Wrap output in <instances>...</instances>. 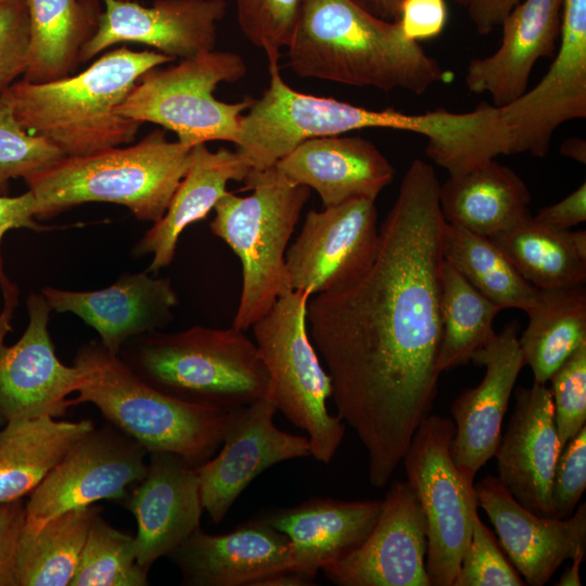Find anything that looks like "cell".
<instances>
[{
  "label": "cell",
  "instance_id": "1",
  "mask_svg": "<svg viewBox=\"0 0 586 586\" xmlns=\"http://www.w3.org/2000/svg\"><path fill=\"white\" fill-rule=\"evenodd\" d=\"M440 184L429 163L412 161L372 264L307 304L308 334L327 366L337 416L366 448L375 488L388 483L437 394L446 222Z\"/></svg>",
  "mask_w": 586,
  "mask_h": 586
},
{
  "label": "cell",
  "instance_id": "2",
  "mask_svg": "<svg viewBox=\"0 0 586 586\" xmlns=\"http://www.w3.org/2000/svg\"><path fill=\"white\" fill-rule=\"evenodd\" d=\"M286 49L289 67L305 78L415 94L453 78L404 35L398 21L377 17L351 0H304Z\"/></svg>",
  "mask_w": 586,
  "mask_h": 586
},
{
  "label": "cell",
  "instance_id": "3",
  "mask_svg": "<svg viewBox=\"0 0 586 586\" xmlns=\"http://www.w3.org/2000/svg\"><path fill=\"white\" fill-rule=\"evenodd\" d=\"M175 61L154 50L120 47L78 74L49 82L15 81L3 94L28 132L64 156H84L133 143L141 124L118 109L148 72Z\"/></svg>",
  "mask_w": 586,
  "mask_h": 586
},
{
  "label": "cell",
  "instance_id": "4",
  "mask_svg": "<svg viewBox=\"0 0 586 586\" xmlns=\"http://www.w3.org/2000/svg\"><path fill=\"white\" fill-rule=\"evenodd\" d=\"M191 150L156 129L126 146L63 156L24 180L35 198L36 218L46 219L88 202H107L154 224L186 175Z\"/></svg>",
  "mask_w": 586,
  "mask_h": 586
},
{
  "label": "cell",
  "instance_id": "5",
  "mask_svg": "<svg viewBox=\"0 0 586 586\" xmlns=\"http://www.w3.org/2000/svg\"><path fill=\"white\" fill-rule=\"evenodd\" d=\"M122 351L119 356L142 380L187 403L231 410L271 391L256 344L234 327L152 331L128 340Z\"/></svg>",
  "mask_w": 586,
  "mask_h": 586
},
{
  "label": "cell",
  "instance_id": "6",
  "mask_svg": "<svg viewBox=\"0 0 586 586\" xmlns=\"http://www.w3.org/2000/svg\"><path fill=\"white\" fill-rule=\"evenodd\" d=\"M82 381L72 405L90 403L148 453L176 454L199 467L221 446L229 410L187 403L142 380L100 341L82 345L74 364Z\"/></svg>",
  "mask_w": 586,
  "mask_h": 586
},
{
  "label": "cell",
  "instance_id": "7",
  "mask_svg": "<svg viewBox=\"0 0 586 586\" xmlns=\"http://www.w3.org/2000/svg\"><path fill=\"white\" fill-rule=\"evenodd\" d=\"M270 80L240 120L235 152L250 170L272 167L302 142L367 128H387L424 136L428 143L450 141L459 128L457 113L445 109L406 114L357 106L334 98L305 94L281 77L279 65L268 66Z\"/></svg>",
  "mask_w": 586,
  "mask_h": 586
},
{
  "label": "cell",
  "instance_id": "8",
  "mask_svg": "<svg viewBox=\"0 0 586 586\" xmlns=\"http://www.w3.org/2000/svg\"><path fill=\"white\" fill-rule=\"evenodd\" d=\"M247 196L227 191L209 224L242 265V289L232 327L246 331L291 291L284 257L288 243L309 199L310 189L285 180L275 166L250 170Z\"/></svg>",
  "mask_w": 586,
  "mask_h": 586
},
{
  "label": "cell",
  "instance_id": "9",
  "mask_svg": "<svg viewBox=\"0 0 586 586\" xmlns=\"http://www.w3.org/2000/svg\"><path fill=\"white\" fill-rule=\"evenodd\" d=\"M309 297L303 291L284 293L252 328L277 409L306 432L310 456L328 464L342 443L345 424L327 408L332 384L308 334Z\"/></svg>",
  "mask_w": 586,
  "mask_h": 586
},
{
  "label": "cell",
  "instance_id": "10",
  "mask_svg": "<svg viewBox=\"0 0 586 586\" xmlns=\"http://www.w3.org/2000/svg\"><path fill=\"white\" fill-rule=\"evenodd\" d=\"M246 74L242 55L212 50L164 69L143 75L118 112L139 124L152 123L171 130L182 144L193 148L209 141L235 144L240 120L254 99L227 103L215 98L221 82H235Z\"/></svg>",
  "mask_w": 586,
  "mask_h": 586
},
{
  "label": "cell",
  "instance_id": "11",
  "mask_svg": "<svg viewBox=\"0 0 586 586\" xmlns=\"http://www.w3.org/2000/svg\"><path fill=\"white\" fill-rule=\"evenodd\" d=\"M454 434L449 418L430 413L402 460L426 520L425 570L431 586L454 585L477 515L474 484L450 455Z\"/></svg>",
  "mask_w": 586,
  "mask_h": 586
},
{
  "label": "cell",
  "instance_id": "12",
  "mask_svg": "<svg viewBox=\"0 0 586 586\" xmlns=\"http://www.w3.org/2000/svg\"><path fill=\"white\" fill-rule=\"evenodd\" d=\"M508 154H548L556 129L586 117V0H562L556 56L544 77L498 107Z\"/></svg>",
  "mask_w": 586,
  "mask_h": 586
},
{
  "label": "cell",
  "instance_id": "13",
  "mask_svg": "<svg viewBox=\"0 0 586 586\" xmlns=\"http://www.w3.org/2000/svg\"><path fill=\"white\" fill-rule=\"evenodd\" d=\"M148 455L114 425L93 428L28 495L25 522L37 526L71 509L125 498L143 480Z\"/></svg>",
  "mask_w": 586,
  "mask_h": 586
},
{
  "label": "cell",
  "instance_id": "14",
  "mask_svg": "<svg viewBox=\"0 0 586 586\" xmlns=\"http://www.w3.org/2000/svg\"><path fill=\"white\" fill-rule=\"evenodd\" d=\"M378 245L374 201L359 199L308 211L285 252L290 288L310 296L343 288L369 268Z\"/></svg>",
  "mask_w": 586,
  "mask_h": 586
},
{
  "label": "cell",
  "instance_id": "15",
  "mask_svg": "<svg viewBox=\"0 0 586 586\" xmlns=\"http://www.w3.org/2000/svg\"><path fill=\"white\" fill-rule=\"evenodd\" d=\"M28 323L12 345L5 342L12 331L13 315L0 309V417L17 418L66 415L77 392L81 370L66 366L55 354L49 332V307L44 296L30 293L26 301Z\"/></svg>",
  "mask_w": 586,
  "mask_h": 586
},
{
  "label": "cell",
  "instance_id": "16",
  "mask_svg": "<svg viewBox=\"0 0 586 586\" xmlns=\"http://www.w3.org/2000/svg\"><path fill=\"white\" fill-rule=\"evenodd\" d=\"M277 410L271 394L229 410L221 449L196 467L203 509L215 524L263 471L310 456L307 436L290 434L275 424Z\"/></svg>",
  "mask_w": 586,
  "mask_h": 586
},
{
  "label": "cell",
  "instance_id": "17",
  "mask_svg": "<svg viewBox=\"0 0 586 586\" xmlns=\"http://www.w3.org/2000/svg\"><path fill=\"white\" fill-rule=\"evenodd\" d=\"M381 501L365 542L322 572L339 586H431L426 520L417 495L407 481H394Z\"/></svg>",
  "mask_w": 586,
  "mask_h": 586
},
{
  "label": "cell",
  "instance_id": "18",
  "mask_svg": "<svg viewBox=\"0 0 586 586\" xmlns=\"http://www.w3.org/2000/svg\"><path fill=\"white\" fill-rule=\"evenodd\" d=\"M97 31L85 44L80 63L122 42L141 43L173 59H188L215 50L225 0H103Z\"/></svg>",
  "mask_w": 586,
  "mask_h": 586
},
{
  "label": "cell",
  "instance_id": "19",
  "mask_svg": "<svg viewBox=\"0 0 586 586\" xmlns=\"http://www.w3.org/2000/svg\"><path fill=\"white\" fill-rule=\"evenodd\" d=\"M518 334L519 324L511 321L473 354L471 360L485 367V374L477 386L464 390L450 406L455 420L450 455L471 482L497 451L508 403L525 365Z\"/></svg>",
  "mask_w": 586,
  "mask_h": 586
},
{
  "label": "cell",
  "instance_id": "20",
  "mask_svg": "<svg viewBox=\"0 0 586 586\" xmlns=\"http://www.w3.org/2000/svg\"><path fill=\"white\" fill-rule=\"evenodd\" d=\"M474 491L477 506L527 585H545L564 561L586 551V504L565 519L545 518L520 505L497 476H485Z\"/></svg>",
  "mask_w": 586,
  "mask_h": 586
},
{
  "label": "cell",
  "instance_id": "21",
  "mask_svg": "<svg viewBox=\"0 0 586 586\" xmlns=\"http://www.w3.org/2000/svg\"><path fill=\"white\" fill-rule=\"evenodd\" d=\"M149 455L144 477L127 498L137 521V562L146 572L200 527L203 511L196 467L173 453Z\"/></svg>",
  "mask_w": 586,
  "mask_h": 586
},
{
  "label": "cell",
  "instance_id": "22",
  "mask_svg": "<svg viewBox=\"0 0 586 586\" xmlns=\"http://www.w3.org/2000/svg\"><path fill=\"white\" fill-rule=\"evenodd\" d=\"M515 406L494 457L498 479L531 512L552 518L551 486L562 450L550 390L534 382L514 392Z\"/></svg>",
  "mask_w": 586,
  "mask_h": 586
},
{
  "label": "cell",
  "instance_id": "23",
  "mask_svg": "<svg viewBox=\"0 0 586 586\" xmlns=\"http://www.w3.org/2000/svg\"><path fill=\"white\" fill-rule=\"evenodd\" d=\"M51 310L72 313L93 328L100 343L119 354L130 339L165 328L174 319L177 294L169 278L149 271L123 273L112 285L95 291L42 289Z\"/></svg>",
  "mask_w": 586,
  "mask_h": 586
},
{
  "label": "cell",
  "instance_id": "24",
  "mask_svg": "<svg viewBox=\"0 0 586 586\" xmlns=\"http://www.w3.org/2000/svg\"><path fill=\"white\" fill-rule=\"evenodd\" d=\"M191 586H254L272 573L290 570L289 538L262 518L213 535L198 527L168 555Z\"/></svg>",
  "mask_w": 586,
  "mask_h": 586
},
{
  "label": "cell",
  "instance_id": "25",
  "mask_svg": "<svg viewBox=\"0 0 586 586\" xmlns=\"http://www.w3.org/2000/svg\"><path fill=\"white\" fill-rule=\"evenodd\" d=\"M273 166L289 182L315 190L323 207L359 199L375 201L395 174L384 154L358 136L308 139Z\"/></svg>",
  "mask_w": 586,
  "mask_h": 586
},
{
  "label": "cell",
  "instance_id": "26",
  "mask_svg": "<svg viewBox=\"0 0 586 586\" xmlns=\"http://www.w3.org/2000/svg\"><path fill=\"white\" fill-rule=\"evenodd\" d=\"M562 0H524L501 23L498 49L467 66L464 82L476 94L487 93L501 107L520 98L528 87L536 62L552 58L560 36Z\"/></svg>",
  "mask_w": 586,
  "mask_h": 586
},
{
  "label": "cell",
  "instance_id": "27",
  "mask_svg": "<svg viewBox=\"0 0 586 586\" xmlns=\"http://www.w3.org/2000/svg\"><path fill=\"white\" fill-rule=\"evenodd\" d=\"M381 506V500L313 498L277 509L262 519L289 538L290 570L313 582L319 570L365 542L378 521Z\"/></svg>",
  "mask_w": 586,
  "mask_h": 586
},
{
  "label": "cell",
  "instance_id": "28",
  "mask_svg": "<svg viewBox=\"0 0 586 586\" xmlns=\"http://www.w3.org/2000/svg\"><path fill=\"white\" fill-rule=\"evenodd\" d=\"M250 167L235 151H212L206 143L191 150L188 170L178 184L163 217L146 230L133 247V255L152 254L149 272H157L174 259L182 231L204 219L227 193L230 180L243 181Z\"/></svg>",
  "mask_w": 586,
  "mask_h": 586
},
{
  "label": "cell",
  "instance_id": "29",
  "mask_svg": "<svg viewBox=\"0 0 586 586\" xmlns=\"http://www.w3.org/2000/svg\"><path fill=\"white\" fill-rule=\"evenodd\" d=\"M438 199L447 224L487 238L532 217V198L525 182L495 158L449 175L440 184Z\"/></svg>",
  "mask_w": 586,
  "mask_h": 586
},
{
  "label": "cell",
  "instance_id": "30",
  "mask_svg": "<svg viewBox=\"0 0 586 586\" xmlns=\"http://www.w3.org/2000/svg\"><path fill=\"white\" fill-rule=\"evenodd\" d=\"M93 428L90 420L49 416L5 421L0 426V504L29 495Z\"/></svg>",
  "mask_w": 586,
  "mask_h": 586
},
{
  "label": "cell",
  "instance_id": "31",
  "mask_svg": "<svg viewBox=\"0 0 586 586\" xmlns=\"http://www.w3.org/2000/svg\"><path fill=\"white\" fill-rule=\"evenodd\" d=\"M29 42L22 79L41 84L72 75L98 29L99 0H25Z\"/></svg>",
  "mask_w": 586,
  "mask_h": 586
},
{
  "label": "cell",
  "instance_id": "32",
  "mask_svg": "<svg viewBox=\"0 0 586 586\" xmlns=\"http://www.w3.org/2000/svg\"><path fill=\"white\" fill-rule=\"evenodd\" d=\"M489 239L521 276L539 290L575 288L586 283L585 230L555 229L532 216Z\"/></svg>",
  "mask_w": 586,
  "mask_h": 586
},
{
  "label": "cell",
  "instance_id": "33",
  "mask_svg": "<svg viewBox=\"0 0 586 586\" xmlns=\"http://www.w3.org/2000/svg\"><path fill=\"white\" fill-rule=\"evenodd\" d=\"M100 507L90 505L60 513L34 526L26 522L15 558L17 586H69Z\"/></svg>",
  "mask_w": 586,
  "mask_h": 586
},
{
  "label": "cell",
  "instance_id": "34",
  "mask_svg": "<svg viewBox=\"0 0 586 586\" xmlns=\"http://www.w3.org/2000/svg\"><path fill=\"white\" fill-rule=\"evenodd\" d=\"M527 311L528 323L519 337L534 382L546 384L553 372L586 343V288L539 290Z\"/></svg>",
  "mask_w": 586,
  "mask_h": 586
},
{
  "label": "cell",
  "instance_id": "35",
  "mask_svg": "<svg viewBox=\"0 0 586 586\" xmlns=\"http://www.w3.org/2000/svg\"><path fill=\"white\" fill-rule=\"evenodd\" d=\"M442 253L445 262L501 309L527 313L536 305L539 289L521 276L489 238L445 222Z\"/></svg>",
  "mask_w": 586,
  "mask_h": 586
},
{
  "label": "cell",
  "instance_id": "36",
  "mask_svg": "<svg viewBox=\"0 0 586 586\" xmlns=\"http://www.w3.org/2000/svg\"><path fill=\"white\" fill-rule=\"evenodd\" d=\"M501 307L477 291L450 264L443 262L440 313L442 335L436 367L442 373L469 362L495 335Z\"/></svg>",
  "mask_w": 586,
  "mask_h": 586
},
{
  "label": "cell",
  "instance_id": "37",
  "mask_svg": "<svg viewBox=\"0 0 586 586\" xmlns=\"http://www.w3.org/2000/svg\"><path fill=\"white\" fill-rule=\"evenodd\" d=\"M148 584V572L137 562L133 537L113 527L100 513L97 514L69 586Z\"/></svg>",
  "mask_w": 586,
  "mask_h": 586
},
{
  "label": "cell",
  "instance_id": "38",
  "mask_svg": "<svg viewBox=\"0 0 586 586\" xmlns=\"http://www.w3.org/2000/svg\"><path fill=\"white\" fill-rule=\"evenodd\" d=\"M63 156L44 138L24 129L8 100L0 98V195H9L10 180L24 179Z\"/></svg>",
  "mask_w": 586,
  "mask_h": 586
},
{
  "label": "cell",
  "instance_id": "39",
  "mask_svg": "<svg viewBox=\"0 0 586 586\" xmlns=\"http://www.w3.org/2000/svg\"><path fill=\"white\" fill-rule=\"evenodd\" d=\"M304 0H237L241 31L262 49L268 66L279 65L280 50L293 35Z\"/></svg>",
  "mask_w": 586,
  "mask_h": 586
},
{
  "label": "cell",
  "instance_id": "40",
  "mask_svg": "<svg viewBox=\"0 0 586 586\" xmlns=\"http://www.w3.org/2000/svg\"><path fill=\"white\" fill-rule=\"evenodd\" d=\"M555 422L561 448L586 423V343L550 377Z\"/></svg>",
  "mask_w": 586,
  "mask_h": 586
},
{
  "label": "cell",
  "instance_id": "41",
  "mask_svg": "<svg viewBox=\"0 0 586 586\" xmlns=\"http://www.w3.org/2000/svg\"><path fill=\"white\" fill-rule=\"evenodd\" d=\"M519 572L508 562L493 533L479 514L453 586H523Z\"/></svg>",
  "mask_w": 586,
  "mask_h": 586
},
{
  "label": "cell",
  "instance_id": "42",
  "mask_svg": "<svg viewBox=\"0 0 586 586\" xmlns=\"http://www.w3.org/2000/svg\"><path fill=\"white\" fill-rule=\"evenodd\" d=\"M586 488V425L561 450L551 486L552 518L565 519Z\"/></svg>",
  "mask_w": 586,
  "mask_h": 586
},
{
  "label": "cell",
  "instance_id": "43",
  "mask_svg": "<svg viewBox=\"0 0 586 586\" xmlns=\"http://www.w3.org/2000/svg\"><path fill=\"white\" fill-rule=\"evenodd\" d=\"M29 42L25 0L0 5V98L23 76Z\"/></svg>",
  "mask_w": 586,
  "mask_h": 586
},
{
  "label": "cell",
  "instance_id": "44",
  "mask_svg": "<svg viewBox=\"0 0 586 586\" xmlns=\"http://www.w3.org/2000/svg\"><path fill=\"white\" fill-rule=\"evenodd\" d=\"M27 228L35 231L49 229L36 221V202L29 190L16 195H0V290L3 297L2 309L14 315L18 305V289L9 279L3 264L1 244L12 229Z\"/></svg>",
  "mask_w": 586,
  "mask_h": 586
},
{
  "label": "cell",
  "instance_id": "45",
  "mask_svg": "<svg viewBox=\"0 0 586 586\" xmlns=\"http://www.w3.org/2000/svg\"><path fill=\"white\" fill-rule=\"evenodd\" d=\"M398 23L404 35L416 42L433 39L442 34L447 21L444 0H404Z\"/></svg>",
  "mask_w": 586,
  "mask_h": 586
},
{
  "label": "cell",
  "instance_id": "46",
  "mask_svg": "<svg viewBox=\"0 0 586 586\" xmlns=\"http://www.w3.org/2000/svg\"><path fill=\"white\" fill-rule=\"evenodd\" d=\"M25 520L23 498L0 504V586H17L16 548Z\"/></svg>",
  "mask_w": 586,
  "mask_h": 586
},
{
  "label": "cell",
  "instance_id": "47",
  "mask_svg": "<svg viewBox=\"0 0 586 586\" xmlns=\"http://www.w3.org/2000/svg\"><path fill=\"white\" fill-rule=\"evenodd\" d=\"M533 218L555 229L566 230L586 220V183L556 204L543 207Z\"/></svg>",
  "mask_w": 586,
  "mask_h": 586
},
{
  "label": "cell",
  "instance_id": "48",
  "mask_svg": "<svg viewBox=\"0 0 586 586\" xmlns=\"http://www.w3.org/2000/svg\"><path fill=\"white\" fill-rule=\"evenodd\" d=\"M519 2L520 0H469L468 14L475 30L486 35L500 26Z\"/></svg>",
  "mask_w": 586,
  "mask_h": 586
},
{
  "label": "cell",
  "instance_id": "49",
  "mask_svg": "<svg viewBox=\"0 0 586 586\" xmlns=\"http://www.w3.org/2000/svg\"><path fill=\"white\" fill-rule=\"evenodd\" d=\"M370 14L385 21H397L404 0H351Z\"/></svg>",
  "mask_w": 586,
  "mask_h": 586
},
{
  "label": "cell",
  "instance_id": "50",
  "mask_svg": "<svg viewBox=\"0 0 586 586\" xmlns=\"http://www.w3.org/2000/svg\"><path fill=\"white\" fill-rule=\"evenodd\" d=\"M313 583L291 570L272 573L257 581L254 586H305Z\"/></svg>",
  "mask_w": 586,
  "mask_h": 586
},
{
  "label": "cell",
  "instance_id": "51",
  "mask_svg": "<svg viewBox=\"0 0 586 586\" xmlns=\"http://www.w3.org/2000/svg\"><path fill=\"white\" fill-rule=\"evenodd\" d=\"M586 551L577 552L572 559V563L565 569L560 576L557 586H581V565L584 561Z\"/></svg>",
  "mask_w": 586,
  "mask_h": 586
},
{
  "label": "cell",
  "instance_id": "52",
  "mask_svg": "<svg viewBox=\"0 0 586 586\" xmlns=\"http://www.w3.org/2000/svg\"><path fill=\"white\" fill-rule=\"evenodd\" d=\"M562 155L573 158L579 163H586V142L582 138H569L560 146Z\"/></svg>",
  "mask_w": 586,
  "mask_h": 586
},
{
  "label": "cell",
  "instance_id": "53",
  "mask_svg": "<svg viewBox=\"0 0 586 586\" xmlns=\"http://www.w3.org/2000/svg\"><path fill=\"white\" fill-rule=\"evenodd\" d=\"M12 1H15V0H0V5L12 2Z\"/></svg>",
  "mask_w": 586,
  "mask_h": 586
},
{
  "label": "cell",
  "instance_id": "54",
  "mask_svg": "<svg viewBox=\"0 0 586 586\" xmlns=\"http://www.w3.org/2000/svg\"><path fill=\"white\" fill-rule=\"evenodd\" d=\"M458 1L460 4H463V5H467L469 0H456Z\"/></svg>",
  "mask_w": 586,
  "mask_h": 586
},
{
  "label": "cell",
  "instance_id": "55",
  "mask_svg": "<svg viewBox=\"0 0 586 586\" xmlns=\"http://www.w3.org/2000/svg\"><path fill=\"white\" fill-rule=\"evenodd\" d=\"M4 422H5V421L0 417V426H1L2 424H4Z\"/></svg>",
  "mask_w": 586,
  "mask_h": 586
},
{
  "label": "cell",
  "instance_id": "56",
  "mask_svg": "<svg viewBox=\"0 0 586 586\" xmlns=\"http://www.w3.org/2000/svg\"><path fill=\"white\" fill-rule=\"evenodd\" d=\"M123 1H137V0H123Z\"/></svg>",
  "mask_w": 586,
  "mask_h": 586
}]
</instances>
